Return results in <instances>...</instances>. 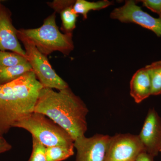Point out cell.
I'll use <instances>...</instances> for the list:
<instances>
[{"label": "cell", "instance_id": "cell-4", "mask_svg": "<svg viewBox=\"0 0 161 161\" xmlns=\"http://www.w3.org/2000/svg\"><path fill=\"white\" fill-rule=\"evenodd\" d=\"M27 130L45 147H74L75 141L63 128L41 113L33 112L15 125Z\"/></svg>", "mask_w": 161, "mask_h": 161}, {"label": "cell", "instance_id": "cell-10", "mask_svg": "<svg viewBox=\"0 0 161 161\" xmlns=\"http://www.w3.org/2000/svg\"><path fill=\"white\" fill-rule=\"evenodd\" d=\"M11 12L0 2V50H9L25 58L19 42L17 30L13 25Z\"/></svg>", "mask_w": 161, "mask_h": 161}, {"label": "cell", "instance_id": "cell-22", "mask_svg": "<svg viewBox=\"0 0 161 161\" xmlns=\"http://www.w3.org/2000/svg\"><path fill=\"white\" fill-rule=\"evenodd\" d=\"M154 158L153 156L144 151L137 156L135 161H154Z\"/></svg>", "mask_w": 161, "mask_h": 161}, {"label": "cell", "instance_id": "cell-14", "mask_svg": "<svg viewBox=\"0 0 161 161\" xmlns=\"http://www.w3.org/2000/svg\"><path fill=\"white\" fill-rule=\"evenodd\" d=\"M145 67L151 80V95H161V60L153 62Z\"/></svg>", "mask_w": 161, "mask_h": 161}, {"label": "cell", "instance_id": "cell-6", "mask_svg": "<svg viewBox=\"0 0 161 161\" xmlns=\"http://www.w3.org/2000/svg\"><path fill=\"white\" fill-rule=\"evenodd\" d=\"M110 18L122 23L137 24L161 37V18H155L137 6L135 1L128 0L121 7L116 8L111 12Z\"/></svg>", "mask_w": 161, "mask_h": 161}, {"label": "cell", "instance_id": "cell-18", "mask_svg": "<svg viewBox=\"0 0 161 161\" xmlns=\"http://www.w3.org/2000/svg\"><path fill=\"white\" fill-rule=\"evenodd\" d=\"M28 161H47L46 147L32 137V150Z\"/></svg>", "mask_w": 161, "mask_h": 161}, {"label": "cell", "instance_id": "cell-13", "mask_svg": "<svg viewBox=\"0 0 161 161\" xmlns=\"http://www.w3.org/2000/svg\"><path fill=\"white\" fill-rule=\"evenodd\" d=\"M112 5V2L103 0L91 2L86 0H77L73 6V9L77 14L83 16L84 19H86L87 14L91 10H99L105 9Z\"/></svg>", "mask_w": 161, "mask_h": 161}, {"label": "cell", "instance_id": "cell-23", "mask_svg": "<svg viewBox=\"0 0 161 161\" xmlns=\"http://www.w3.org/2000/svg\"><path fill=\"white\" fill-rule=\"evenodd\" d=\"M160 152H161V150H160Z\"/></svg>", "mask_w": 161, "mask_h": 161}, {"label": "cell", "instance_id": "cell-12", "mask_svg": "<svg viewBox=\"0 0 161 161\" xmlns=\"http://www.w3.org/2000/svg\"><path fill=\"white\" fill-rule=\"evenodd\" d=\"M32 71L28 62L8 67H0V85L16 80L26 73Z\"/></svg>", "mask_w": 161, "mask_h": 161}, {"label": "cell", "instance_id": "cell-15", "mask_svg": "<svg viewBox=\"0 0 161 161\" xmlns=\"http://www.w3.org/2000/svg\"><path fill=\"white\" fill-rule=\"evenodd\" d=\"M74 147H46L47 161L65 160L74 154Z\"/></svg>", "mask_w": 161, "mask_h": 161}, {"label": "cell", "instance_id": "cell-7", "mask_svg": "<svg viewBox=\"0 0 161 161\" xmlns=\"http://www.w3.org/2000/svg\"><path fill=\"white\" fill-rule=\"evenodd\" d=\"M144 151L138 135L116 134L110 137L105 161H135Z\"/></svg>", "mask_w": 161, "mask_h": 161}, {"label": "cell", "instance_id": "cell-5", "mask_svg": "<svg viewBox=\"0 0 161 161\" xmlns=\"http://www.w3.org/2000/svg\"><path fill=\"white\" fill-rule=\"evenodd\" d=\"M17 34L18 39L25 47V58L43 87L55 89L58 91L69 87L68 84L53 69L47 57L39 51L18 30Z\"/></svg>", "mask_w": 161, "mask_h": 161}, {"label": "cell", "instance_id": "cell-1", "mask_svg": "<svg viewBox=\"0 0 161 161\" xmlns=\"http://www.w3.org/2000/svg\"><path fill=\"white\" fill-rule=\"evenodd\" d=\"M88 112L83 101L69 87L58 92L43 87L34 112L50 119L68 132L75 141L85 136L86 132V117Z\"/></svg>", "mask_w": 161, "mask_h": 161}, {"label": "cell", "instance_id": "cell-9", "mask_svg": "<svg viewBox=\"0 0 161 161\" xmlns=\"http://www.w3.org/2000/svg\"><path fill=\"white\" fill-rule=\"evenodd\" d=\"M138 136L145 152L158 155L161 150V118L154 109L149 110Z\"/></svg>", "mask_w": 161, "mask_h": 161}, {"label": "cell", "instance_id": "cell-21", "mask_svg": "<svg viewBox=\"0 0 161 161\" xmlns=\"http://www.w3.org/2000/svg\"><path fill=\"white\" fill-rule=\"evenodd\" d=\"M11 145L5 139L3 136L0 135V154L11 150Z\"/></svg>", "mask_w": 161, "mask_h": 161}, {"label": "cell", "instance_id": "cell-19", "mask_svg": "<svg viewBox=\"0 0 161 161\" xmlns=\"http://www.w3.org/2000/svg\"><path fill=\"white\" fill-rule=\"evenodd\" d=\"M76 1L73 0H55L47 3L48 6L55 10V13H59L69 6H74Z\"/></svg>", "mask_w": 161, "mask_h": 161}, {"label": "cell", "instance_id": "cell-20", "mask_svg": "<svg viewBox=\"0 0 161 161\" xmlns=\"http://www.w3.org/2000/svg\"><path fill=\"white\" fill-rule=\"evenodd\" d=\"M139 2L142 3L143 6L157 14L159 18H161V0H142Z\"/></svg>", "mask_w": 161, "mask_h": 161}, {"label": "cell", "instance_id": "cell-3", "mask_svg": "<svg viewBox=\"0 0 161 161\" xmlns=\"http://www.w3.org/2000/svg\"><path fill=\"white\" fill-rule=\"evenodd\" d=\"M56 14L53 13L47 17L38 28L18 30L47 57L56 51L68 56L74 49L73 34L62 33L60 31L56 23Z\"/></svg>", "mask_w": 161, "mask_h": 161}, {"label": "cell", "instance_id": "cell-16", "mask_svg": "<svg viewBox=\"0 0 161 161\" xmlns=\"http://www.w3.org/2000/svg\"><path fill=\"white\" fill-rule=\"evenodd\" d=\"M62 27L61 29L65 34H73L76 26L78 14L73 9V6L67 7L60 13Z\"/></svg>", "mask_w": 161, "mask_h": 161}, {"label": "cell", "instance_id": "cell-2", "mask_svg": "<svg viewBox=\"0 0 161 161\" xmlns=\"http://www.w3.org/2000/svg\"><path fill=\"white\" fill-rule=\"evenodd\" d=\"M43 86L33 71L11 82L0 85V135L34 112Z\"/></svg>", "mask_w": 161, "mask_h": 161}, {"label": "cell", "instance_id": "cell-8", "mask_svg": "<svg viewBox=\"0 0 161 161\" xmlns=\"http://www.w3.org/2000/svg\"><path fill=\"white\" fill-rule=\"evenodd\" d=\"M110 137L97 134L91 137L83 136L75 140L76 161H105Z\"/></svg>", "mask_w": 161, "mask_h": 161}, {"label": "cell", "instance_id": "cell-17", "mask_svg": "<svg viewBox=\"0 0 161 161\" xmlns=\"http://www.w3.org/2000/svg\"><path fill=\"white\" fill-rule=\"evenodd\" d=\"M27 62L26 58L19 54L0 50V67L16 66Z\"/></svg>", "mask_w": 161, "mask_h": 161}, {"label": "cell", "instance_id": "cell-11", "mask_svg": "<svg viewBox=\"0 0 161 161\" xmlns=\"http://www.w3.org/2000/svg\"><path fill=\"white\" fill-rule=\"evenodd\" d=\"M130 87V95L136 103H141L151 95V80L146 68L138 70L133 75Z\"/></svg>", "mask_w": 161, "mask_h": 161}]
</instances>
